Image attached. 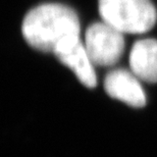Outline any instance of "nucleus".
I'll return each mask as SVG.
<instances>
[{
	"label": "nucleus",
	"mask_w": 157,
	"mask_h": 157,
	"mask_svg": "<svg viewBox=\"0 0 157 157\" xmlns=\"http://www.w3.org/2000/svg\"><path fill=\"white\" fill-rule=\"evenodd\" d=\"M80 21L73 8L59 3H45L25 17L21 32L30 46L53 53L63 44L80 38Z\"/></svg>",
	"instance_id": "f257e3e1"
},
{
	"label": "nucleus",
	"mask_w": 157,
	"mask_h": 157,
	"mask_svg": "<svg viewBox=\"0 0 157 157\" xmlns=\"http://www.w3.org/2000/svg\"><path fill=\"white\" fill-rule=\"evenodd\" d=\"M98 8L102 21L124 34H144L156 24L151 0H99Z\"/></svg>",
	"instance_id": "f03ea898"
},
{
	"label": "nucleus",
	"mask_w": 157,
	"mask_h": 157,
	"mask_svg": "<svg viewBox=\"0 0 157 157\" xmlns=\"http://www.w3.org/2000/svg\"><path fill=\"white\" fill-rule=\"evenodd\" d=\"M85 47L94 65L112 67L124 54V33L104 23H94L85 34Z\"/></svg>",
	"instance_id": "7ed1b4c3"
},
{
	"label": "nucleus",
	"mask_w": 157,
	"mask_h": 157,
	"mask_svg": "<svg viewBox=\"0 0 157 157\" xmlns=\"http://www.w3.org/2000/svg\"><path fill=\"white\" fill-rule=\"evenodd\" d=\"M104 89L110 97L132 107L141 108L146 104L145 92L132 71L124 68L111 71L104 78Z\"/></svg>",
	"instance_id": "20e7f679"
},
{
	"label": "nucleus",
	"mask_w": 157,
	"mask_h": 157,
	"mask_svg": "<svg viewBox=\"0 0 157 157\" xmlns=\"http://www.w3.org/2000/svg\"><path fill=\"white\" fill-rule=\"evenodd\" d=\"M55 56L76 74L82 84L88 88H94L97 85L94 64L88 55L85 44L80 38L74 39L63 44L54 52Z\"/></svg>",
	"instance_id": "39448f33"
},
{
	"label": "nucleus",
	"mask_w": 157,
	"mask_h": 157,
	"mask_svg": "<svg viewBox=\"0 0 157 157\" xmlns=\"http://www.w3.org/2000/svg\"><path fill=\"white\" fill-rule=\"evenodd\" d=\"M131 71L139 80L157 83V40H138L130 53Z\"/></svg>",
	"instance_id": "423d86ee"
}]
</instances>
